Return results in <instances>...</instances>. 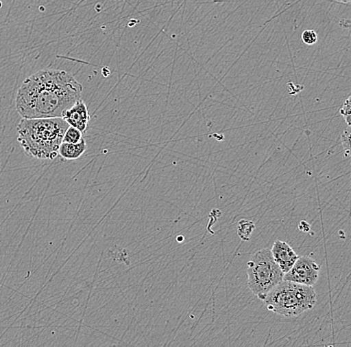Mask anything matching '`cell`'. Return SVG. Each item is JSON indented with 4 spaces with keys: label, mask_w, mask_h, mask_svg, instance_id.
<instances>
[{
    "label": "cell",
    "mask_w": 351,
    "mask_h": 347,
    "mask_svg": "<svg viewBox=\"0 0 351 347\" xmlns=\"http://www.w3.org/2000/svg\"><path fill=\"white\" fill-rule=\"evenodd\" d=\"M302 39L306 45H313L317 43V34L315 30H304L302 34Z\"/></svg>",
    "instance_id": "obj_13"
},
{
    "label": "cell",
    "mask_w": 351,
    "mask_h": 347,
    "mask_svg": "<svg viewBox=\"0 0 351 347\" xmlns=\"http://www.w3.org/2000/svg\"><path fill=\"white\" fill-rule=\"evenodd\" d=\"M263 302L271 313L293 317L313 309L317 302V294L309 285L282 280L269 292Z\"/></svg>",
    "instance_id": "obj_3"
},
{
    "label": "cell",
    "mask_w": 351,
    "mask_h": 347,
    "mask_svg": "<svg viewBox=\"0 0 351 347\" xmlns=\"http://www.w3.org/2000/svg\"><path fill=\"white\" fill-rule=\"evenodd\" d=\"M254 230V223L247 219H241L239 223L238 234L241 240L249 241L251 239L252 232Z\"/></svg>",
    "instance_id": "obj_9"
},
{
    "label": "cell",
    "mask_w": 351,
    "mask_h": 347,
    "mask_svg": "<svg viewBox=\"0 0 351 347\" xmlns=\"http://www.w3.org/2000/svg\"><path fill=\"white\" fill-rule=\"evenodd\" d=\"M83 87L69 72L39 70L25 79L15 100L22 118L62 117L82 96Z\"/></svg>",
    "instance_id": "obj_1"
},
{
    "label": "cell",
    "mask_w": 351,
    "mask_h": 347,
    "mask_svg": "<svg viewBox=\"0 0 351 347\" xmlns=\"http://www.w3.org/2000/svg\"><path fill=\"white\" fill-rule=\"evenodd\" d=\"M82 139V133L73 126L68 127L63 136V142H67V144H78Z\"/></svg>",
    "instance_id": "obj_10"
},
{
    "label": "cell",
    "mask_w": 351,
    "mask_h": 347,
    "mask_svg": "<svg viewBox=\"0 0 351 347\" xmlns=\"http://www.w3.org/2000/svg\"><path fill=\"white\" fill-rule=\"evenodd\" d=\"M320 267L313 258L302 256L295 261L291 270L285 273L284 280L313 287L317 282Z\"/></svg>",
    "instance_id": "obj_5"
},
{
    "label": "cell",
    "mask_w": 351,
    "mask_h": 347,
    "mask_svg": "<svg viewBox=\"0 0 351 347\" xmlns=\"http://www.w3.org/2000/svg\"><path fill=\"white\" fill-rule=\"evenodd\" d=\"M68 127L62 117L22 118L17 125V140L28 157L53 160Z\"/></svg>",
    "instance_id": "obj_2"
},
{
    "label": "cell",
    "mask_w": 351,
    "mask_h": 347,
    "mask_svg": "<svg viewBox=\"0 0 351 347\" xmlns=\"http://www.w3.org/2000/svg\"><path fill=\"white\" fill-rule=\"evenodd\" d=\"M86 142L84 139L81 140L78 144H67L62 142L59 147L58 157L63 160H75L82 157L86 151Z\"/></svg>",
    "instance_id": "obj_8"
},
{
    "label": "cell",
    "mask_w": 351,
    "mask_h": 347,
    "mask_svg": "<svg viewBox=\"0 0 351 347\" xmlns=\"http://www.w3.org/2000/svg\"><path fill=\"white\" fill-rule=\"evenodd\" d=\"M247 272L249 289L262 300L284 280V271L274 260L269 248H263L254 254L247 262Z\"/></svg>",
    "instance_id": "obj_4"
},
{
    "label": "cell",
    "mask_w": 351,
    "mask_h": 347,
    "mask_svg": "<svg viewBox=\"0 0 351 347\" xmlns=\"http://www.w3.org/2000/svg\"><path fill=\"white\" fill-rule=\"evenodd\" d=\"M340 142L343 147L344 155L346 157H351V126L346 127L340 136Z\"/></svg>",
    "instance_id": "obj_11"
},
{
    "label": "cell",
    "mask_w": 351,
    "mask_h": 347,
    "mask_svg": "<svg viewBox=\"0 0 351 347\" xmlns=\"http://www.w3.org/2000/svg\"><path fill=\"white\" fill-rule=\"evenodd\" d=\"M337 1L344 2V3H350V2H351V0H337Z\"/></svg>",
    "instance_id": "obj_14"
},
{
    "label": "cell",
    "mask_w": 351,
    "mask_h": 347,
    "mask_svg": "<svg viewBox=\"0 0 351 347\" xmlns=\"http://www.w3.org/2000/svg\"><path fill=\"white\" fill-rule=\"evenodd\" d=\"M339 113L341 114L348 126H351V96L340 107Z\"/></svg>",
    "instance_id": "obj_12"
},
{
    "label": "cell",
    "mask_w": 351,
    "mask_h": 347,
    "mask_svg": "<svg viewBox=\"0 0 351 347\" xmlns=\"http://www.w3.org/2000/svg\"><path fill=\"white\" fill-rule=\"evenodd\" d=\"M271 254L284 273H287L289 270H291L295 261L300 258L289 243L280 240H276L274 243Z\"/></svg>",
    "instance_id": "obj_7"
},
{
    "label": "cell",
    "mask_w": 351,
    "mask_h": 347,
    "mask_svg": "<svg viewBox=\"0 0 351 347\" xmlns=\"http://www.w3.org/2000/svg\"><path fill=\"white\" fill-rule=\"evenodd\" d=\"M62 118L69 124V126L75 127L81 133H84L90 120L87 105L80 98L70 109L64 111Z\"/></svg>",
    "instance_id": "obj_6"
}]
</instances>
